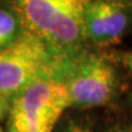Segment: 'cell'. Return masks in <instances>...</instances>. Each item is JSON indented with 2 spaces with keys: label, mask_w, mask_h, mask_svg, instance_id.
Segmentation results:
<instances>
[{
  "label": "cell",
  "mask_w": 132,
  "mask_h": 132,
  "mask_svg": "<svg viewBox=\"0 0 132 132\" xmlns=\"http://www.w3.org/2000/svg\"><path fill=\"white\" fill-rule=\"evenodd\" d=\"M92 0H13L24 29L57 53L71 57L84 50L85 13Z\"/></svg>",
  "instance_id": "1"
},
{
  "label": "cell",
  "mask_w": 132,
  "mask_h": 132,
  "mask_svg": "<svg viewBox=\"0 0 132 132\" xmlns=\"http://www.w3.org/2000/svg\"><path fill=\"white\" fill-rule=\"evenodd\" d=\"M68 59L26 30L0 52V96L12 99L33 82L59 76Z\"/></svg>",
  "instance_id": "2"
},
{
  "label": "cell",
  "mask_w": 132,
  "mask_h": 132,
  "mask_svg": "<svg viewBox=\"0 0 132 132\" xmlns=\"http://www.w3.org/2000/svg\"><path fill=\"white\" fill-rule=\"evenodd\" d=\"M59 78L67 89L71 107L94 108L112 100L118 73L108 57L82 50L66 61Z\"/></svg>",
  "instance_id": "3"
},
{
  "label": "cell",
  "mask_w": 132,
  "mask_h": 132,
  "mask_svg": "<svg viewBox=\"0 0 132 132\" xmlns=\"http://www.w3.org/2000/svg\"><path fill=\"white\" fill-rule=\"evenodd\" d=\"M68 107L67 89L59 76L38 80L11 99L8 132H52Z\"/></svg>",
  "instance_id": "4"
},
{
  "label": "cell",
  "mask_w": 132,
  "mask_h": 132,
  "mask_svg": "<svg viewBox=\"0 0 132 132\" xmlns=\"http://www.w3.org/2000/svg\"><path fill=\"white\" fill-rule=\"evenodd\" d=\"M131 10L123 0H92L85 13L86 43L100 47L117 43L131 23Z\"/></svg>",
  "instance_id": "5"
},
{
  "label": "cell",
  "mask_w": 132,
  "mask_h": 132,
  "mask_svg": "<svg viewBox=\"0 0 132 132\" xmlns=\"http://www.w3.org/2000/svg\"><path fill=\"white\" fill-rule=\"evenodd\" d=\"M26 29L13 8L0 7V52L13 44Z\"/></svg>",
  "instance_id": "6"
},
{
  "label": "cell",
  "mask_w": 132,
  "mask_h": 132,
  "mask_svg": "<svg viewBox=\"0 0 132 132\" xmlns=\"http://www.w3.org/2000/svg\"><path fill=\"white\" fill-rule=\"evenodd\" d=\"M116 59H117L119 62H121V63L125 65V67L130 72L131 76H132V51L117 53Z\"/></svg>",
  "instance_id": "7"
},
{
  "label": "cell",
  "mask_w": 132,
  "mask_h": 132,
  "mask_svg": "<svg viewBox=\"0 0 132 132\" xmlns=\"http://www.w3.org/2000/svg\"><path fill=\"white\" fill-rule=\"evenodd\" d=\"M10 102H11V99L0 96V120H2V119L9 113Z\"/></svg>",
  "instance_id": "8"
},
{
  "label": "cell",
  "mask_w": 132,
  "mask_h": 132,
  "mask_svg": "<svg viewBox=\"0 0 132 132\" xmlns=\"http://www.w3.org/2000/svg\"><path fill=\"white\" fill-rule=\"evenodd\" d=\"M63 132H92L88 127L79 125V123H71Z\"/></svg>",
  "instance_id": "9"
},
{
  "label": "cell",
  "mask_w": 132,
  "mask_h": 132,
  "mask_svg": "<svg viewBox=\"0 0 132 132\" xmlns=\"http://www.w3.org/2000/svg\"><path fill=\"white\" fill-rule=\"evenodd\" d=\"M111 132H132V128H122V129H117Z\"/></svg>",
  "instance_id": "10"
},
{
  "label": "cell",
  "mask_w": 132,
  "mask_h": 132,
  "mask_svg": "<svg viewBox=\"0 0 132 132\" xmlns=\"http://www.w3.org/2000/svg\"><path fill=\"white\" fill-rule=\"evenodd\" d=\"M123 1H125V2H127L128 5H129V6L132 8V0H123Z\"/></svg>",
  "instance_id": "11"
},
{
  "label": "cell",
  "mask_w": 132,
  "mask_h": 132,
  "mask_svg": "<svg viewBox=\"0 0 132 132\" xmlns=\"http://www.w3.org/2000/svg\"><path fill=\"white\" fill-rule=\"evenodd\" d=\"M0 132H2V131H1V129H0Z\"/></svg>",
  "instance_id": "12"
}]
</instances>
